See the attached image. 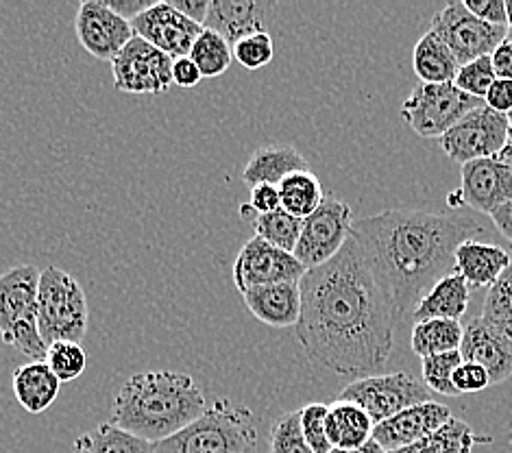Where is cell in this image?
<instances>
[{
    "instance_id": "cell-1",
    "label": "cell",
    "mask_w": 512,
    "mask_h": 453,
    "mask_svg": "<svg viewBox=\"0 0 512 453\" xmlns=\"http://www.w3.org/2000/svg\"><path fill=\"white\" fill-rule=\"evenodd\" d=\"M299 288L295 334L312 362L343 377L382 369L395 347L397 316L356 238L334 260L310 268Z\"/></svg>"
},
{
    "instance_id": "cell-2",
    "label": "cell",
    "mask_w": 512,
    "mask_h": 453,
    "mask_svg": "<svg viewBox=\"0 0 512 453\" xmlns=\"http://www.w3.org/2000/svg\"><path fill=\"white\" fill-rule=\"evenodd\" d=\"M482 234L484 229L471 218L419 210H386L353 220L351 229L397 321L410 316L425 292L454 271L460 244Z\"/></svg>"
},
{
    "instance_id": "cell-3",
    "label": "cell",
    "mask_w": 512,
    "mask_h": 453,
    "mask_svg": "<svg viewBox=\"0 0 512 453\" xmlns=\"http://www.w3.org/2000/svg\"><path fill=\"white\" fill-rule=\"evenodd\" d=\"M207 406L201 386L190 375L144 371L118 390L109 423L157 445L197 421Z\"/></svg>"
},
{
    "instance_id": "cell-4",
    "label": "cell",
    "mask_w": 512,
    "mask_h": 453,
    "mask_svg": "<svg viewBox=\"0 0 512 453\" xmlns=\"http://www.w3.org/2000/svg\"><path fill=\"white\" fill-rule=\"evenodd\" d=\"M155 453H258V432L249 408L216 399L197 421L155 445Z\"/></svg>"
},
{
    "instance_id": "cell-5",
    "label": "cell",
    "mask_w": 512,
    "mask_h": 453,
    "mask_svg": "<svg viewBox=\"0 0 512 453\" xmlns=\"http://www.w3.org/2000/svg\"><path fill=\"white\" fill-rule=\"evenodd\" d=\"M42 271L20 264L0 275V336L31 362H44L48 345L38 327V290Z\"/></svg>"
},
{
    "instance_id": "cell-6",
    "label": "cell",
    "mask_w": 512,
    "mask_h": 453,
    "mask_svg": "<svg viewBox=\"0 0 512 453\" xmlns=\"http://www.w3.org/2000/svg\"><path fill=\"white\" fill-rule=\"evenodd\" d=\"M38 327L48 347L79 342L88 332V299L79 281L57 266H46L38 290Z\"/></svg>"
},
{
    "instance_id": "cell-7",
    "label": "cell",
    "mask_w": 512,
    "mask_h": 453,
    "mask_svg": "<svg viewBox=\"0 0 512 453\" xmlns=\"http://www.w3.org/2000/svg\"><path fill=\"white\" fill-rule=\"evenodd\" d=\"M484 101L454 83H419L401 105V118L421 138H441Z\"/></svg>"
},
{
    "instance_id": "cell-8",
    "label": "cell",
    "mask_w": 512,
    "mask_h": 453,
    "mask_svg": "<svg viewBox=\"0 0 512 453\" xmlns=\"http://www.w3.org/2000/svg\"><path fill=\"white\" fill-rule=\"evenodd\" d=\"M336 401L356 403L371 416L373 425H380L412 406L434 401V397L432 390L412 373H390L356 379L343 388Z\"/></svg>"
},
{
    "instance_id": "cell-9",
    "label": "cell",
    "mask_w": 512,
    "mask_h": 453,
    "mask_svg": "<svg viewBox=\"0 0 512 453\" xmlns=\"http://www.w3.org/2000/svg\"><path fill=\"white\" fill-rule=\"evenodd\" d=\"M430 31L447 44L460 66L491 57L495 48L508 38V27H495V24L475 18L460 0L447 3L441 11H436Z\"/></svg>"
},
{
    "instance_id": "cell-10",
    "label": "cell",
    "mask_w": 512,
    "mask_h": 453,
    "mask_svg": "<svg viewBox=\"0 0 512 453\" xmlns=\"http://www.w3.org/2000/svg\"><path fill=\"white\" fill-rule=\"evenodd\" d=\"M353 210L334 197H325L319 210L303 218L301 236L295 247V257L310 268H319L340 253L351 238Z\"/></svg>"
},
{
    "instance_id": "cell-11",
    "label": "cell",
    "mask_w": 512,
    "mask_h": 453,
    "mask_svg": "<svg viewBox=\"0 0 512 453\" xmlns=\"http://www.w3.org/2000/svg\"><path fill=\"white\" fill-rule=\"evenodd\" d=\"M508 140V118L491 107L480 105L438 138L441 149L458 164L497 157Z\"/></svg>"
},
{
    "instance_id": "cell-12",
    "label": "cell",
    "mask_w": 512,
    "mask_h": 453,
    "mask_svg": "<svg viewBox=\"0 0 512 453\" xmlns=\"http://www.w3.org/2000/svg\"><path fill=\"white\" fill-rule=\"evenodd\" d=\"M173 57L160 48L133 38L112 61V75L118 92L125 94H164L173 88Z\"/></svg>"
},
{
    "instance_id": "cell-13",
    "label": "cell",
    "mask_w": 512,
    "mask_h": 453,
    "mask_svg": "<svg viewBox=\"0 0 512 453\" xmlns=\"http://www.w3.org/2000/svg\"><path fill=\"white\" fill-rule=\"evenodd\" d=\"M306 273V266L297 260L295 253L277 249L258 236H253L240 249L234 262V284L240 295L251 288L301 281Z\"/></svg>"
},
{
    "instance_id": "cell-14",
    "label": "cell",
    "mask_w": 512,
    "mask_h": 453,
    "mask_svg": "<svg viewBox=\"0 0 512 453\" xmlns=\"http://www.w3.org/2000/svg\"><path fill=\"white\" fill-rule=\"evenodd\" d=\"M75 31L85 51L101 61H114L136 38L131 22L114 14L103 0H83L75 18Z\"/></svg>"
},
{
    "instance_id": "cell-15",
    "label": "cell",
    "mask_w": 512,
    "mask_h": 453,
    "mask_svg": "<svg viewBox=\"0 0 512 453\" xmlns=\"http://www.w3.org/2000/svg\"><path fill=\"white\" fill-rule=\"evenodd\" d=\"M133 33L144 42L160 48L173 59L188 57L192 44L197 42L203 27L192 22L170 3H155L131 22Z\"/></svg>"
},
{
    "instance_id": "cell-16",
    "label": "cell",
    "mask_w": 512,
    "mask_h": 453,
    "mask_svg": "<svg viewBox=\"0 0 512 453\" xmlns=\"http://www.w3.org/2000/svg\"><path fill=\"white\" fill-rule=\"evenodd\" d=\"M460 201L482 214H493L497 207L512 201V166L497 157L475 159L462 164Z\"/></svg>"
},
{
    "instance_id": "cell-17",
    "label": "cell",
    "mask_w": 512,
    "mask_h": 453,
    "mask_svg": "<svg viewBox=\"0 0 512 453\" xmlns=\"http://www.w3.org/2000/svg\"><path fill=\"white\" fill-rule=\"evenodd\" d=\"M275 9V3H264V0H210L203 29L216 31L234 48L242 38L268 33Z\"/></svg>"
},
{
    "instance_id": "cell-18",
    "label": "cell",
    "mask_w": 512,
    "mask_h": 453,
    "mask_svg": "<svg viewBox=\"0 0 512 453\" xmlns=\"http://www.w3.org/2000/svg\"><path fill=\"white\" fill-rule=\"evenodd\" d=\"M451 419V410L438 401L419 403L373 427V440L386 453L419 443Z\"/></svg>"
},
{
    "instance_id": "cell-19",
    "label": "cell",
    "mask_w": 512,
    "mask_h": 453,
    "mask_svg": "<svg viewBox=\"0 0 512 453\" xmlns=\"http://www.w3.org/2000/svg\"><path fill=\"white\" fill-rule=\"evenodd\" d=\"M462 362L478 364L489 373L491 384H504L512 377V342L484 321L471 318L460 342Z\"/></svg>"
},
{
    "instance_id": "cell-20",
    "label": "cell",
    "mask_w": 512,
    "mask_h": 453,
    "mask_svg": "<svg viewBox=\"0 0 512 453\" xmlns=\"http://www.w3.org/2000/svg\"><path fill=\"white\" fill-rule=\"evenodd\" d=\"M249 312L268 327L286 329L297 327L301 316V288L299 281L260 286L242 292Z\"/></svg>"
},
{
    "instance_id": "cell-21",
    "label": "cell",
    "mask_w": 512,
    "mask_h": 453,
    "mask_svg": "<svg viewBox=\"0 0 512 453\" xmlns=\"http://www.w3.org/2000/svg\"><path fill=\"white\" fill-rule=\"evenodd\" d=\"M512 264L510 255L495 244L465 240L454 253V273L471 288H491Z\"/></svg>"
},
{
    "instance_id": "cell-22",
    "label": "cell",
    "mask_w": 512,
    "mask_h": 453,
    "mask_svg": "<svg viewBox=\"0 0 512 453\" xmlns=\"http://www.w3.org/2000/svg\"><path fill=\"white\" fill-rule=\"evenodd\" d=\"M471 301V286L462 279L458 273L451 271L449 275L441 277L436 284L425 292L417 308L412 310L410 318L414 323L421 321H434V318H443V321H460L467 314Z\"/></svg>"
},
{
    "instance_id": "cell-23",
    "label": "cell",
    "mask_w": 512,
    "mask_h": 453,
    "mask_svg": "<svg viewBox=\"0 0 512 453\" xmlns=\"http://www.w3.org/2000/svg\"><path fill=\"white\" fill-rule=\"evenodd\" d=\"M301 170H310L306 157H303L292 146H262L255 151L249 162L242 170V181L247 186H279L288 175L301 173Z\"/></svg>"
},
{
    "instance_id": "cell-24",
    "label": "cell",
    "mask_w": 512,
    "mask_h": 453,
    "mask_svg": "<svg viewBox=\"0 0 512 453\" xmlns=\"http://www.w3.org/2000/svg\"><path fill=\"white\" fill-rule=\"evenodd\" d=\"M14 397L31 414H42L53 406L62 390V382L48 369L46 362H29L18 366L11 377Z\"/></svg>"
},
{
    "instance_id": "cell-25",
    "label": "cell",
    "mask_w": 512,
    "mask_h": 453,
    "mask_svg": "<svg viewBox=\"0 0 512 453\" xmlns=\"http://www.w3.org/2000/svg\"><path fill=\"white\" fill-rule=\"evenodd\" d=\"M373 427L371 416L356 403L334 401L329 406L325 430L329 445L334 449H356L367 445L373 438Z\"/></svg>"
},
{
    "instance_id": "cell-26",
    "label": "cell",
    "mask_w": 512,
    "mask_h": 453,
    "mask_svg": "<svg viewBox=\"0 0 512 453\" xmlns=\"http://www.w3.org/2000/svg\"><path fill=\"white\" fill-rule=\"evenodd\" d=\"M412 66L421 83H454L460 70L454 53L447 44L438 38L434 31L421 35V40L414 46Z\"/></svg>"
},
{
    "instance_id": "cell-27",
    "label": "cell",
    "mask_w": 512,
    "mask_h": 453,
    "mask_svg": "<svg viewBox=\"0 0 512 453\" xmlns=\"http://www.w3.org/2000/svg\"><path fill=\"white\" fill-rule=\"evenodd\" d=\"M489 443H493L491 436L475 434L469 423L451 416L441 430L425 436L423 440H419V443L390 451V453H471L475 445H489Z\"/></svg>"
},
{
    "instance_id": "cell-28",
    "label": "cell",
    "mask_w": 512,
    "mask_h": 453,
    "mask_svg": "<svg viewBox=\"0 0 512 453\" xmlns=\"http://www.w3.org/2000/svg\"><path fill=\"white\" fill-rule=\"evenodd\" d=\"M72 453H155V445L112 423H103L81 434L72 445Z\"/></svg>"
},
{
    "instance_id": "cell-29",
    "label": "cell",
    "mask_w": 512,
    "mask_h": 453,
    "mask_svg": "<svg viewBox=\"0 0 512 453\" xmlns=\"http://www.w3.org/2000/svg\"><path fill=\"white\" fill-rule=\"evenodd\" d=\"M462 334H465V327L460 325V321H443V318H434V321L414 323L410 345H412V351L423 360V358H430V355L460 351Z\"/></svg>"
},
{
    "instance_id": "cell-30",
    "label": "cell",
    "mask_w": 512,
    "mask_h": 453,
    "mask_svg": "<svg viewBox=\"0 0 512 453\" xmlns=\"http://www.w3.org/2000/svg\"><path fill=\"white\" fill-rule=\"evenodd\" d=\"M277 190H279V199H282V210L301 220L319 210V205L325 199L321 181L316 179V175L310 173V170H301V173L288 175L282 183H279Z\"/></svg>"
},
{
    "instance_id": "cell-31",
    "label": "cell",
    "mask_w": 512,
    "mask_h": 453,
    "mask_svg": "<svg viewBox=\"0 0 512 453\" xmlns=\"http://www.w3.org/2000/svg\"><path fill=\"white\" fill-rule=\"evenodd\" d=\"M188 57L197 64L203 77H221L223 72L229 70L234 53H231L227 40L221 38L216 31L203 29L197 42L192 44Z\"/></svg>"
},
{
    "instance_id": "cell-32",
    "label": "cell",
    "mask_w": 512,
    "mask_h": 453,
    "mask_svg": "<svg viewBox=\"0 0 512 453\" xmlns=\"http://www.w3.org/2000/svg\"><path fill=\"white\" fill-rule=\"evenodd\" d=\"M301 223L303 220L288 214L286 210H277L271 214H262L255 216L253 227H255V236L266 240L273 247L295 253V247L301 236Z\"/></svg>"
},
{
    "instance_id": "cell-33",
    "label": "cell",
    "mask_w": 512,
    "mask_h": 453,
    "mask_svg": "<svg viewBox=\"0 0 512 453\" xmlns=\"http://www.w3.org/2000/svg\"><path fill=\"white\" fill-rule=\"evenodd\" d=\"M482 318L512 342V264L486 292Z\"/></svg>"
},
{
    "instance_id": "cell-34",
    "label": "cell",
    "mask_w": 512,
    "mask_h": 453,
    "mask_svg": "<svg viewBox=\"0 0 512 453\" xmlns=\"http://www.w3.org/2000/svg\"><path fill=\"white\" fill-rule=\"evenodd\" d=\"M462 364L460 351H449L441 355H430V358L421 360V375L423 384L428 386L432 393L443 397H460L454 388V373Z\"/></svg>"
},
{
    "instance_id": "cell-35",
    "label": "cell",
    "mask_w": 512,
    "mask_h": 453,
    "mask_svg": "<svg viewBox=\"0 0 512 453\" xmlns=\"http://www.w3.org/2000/svg\"><path fill=\"white\" fill-rule=\"evenodd\" d=\"M46 366L59 382H75L88 369V353L79 342H53L46 353Z\"/></svg>"
},
{
    "instance_id": "cell-36",
    "label": "cell",
    "mask_w": 512,
    "mask_h": 453,
    "mask_svg": "<svg viewBox=\"0 0 512 453\" xmlns=\"http://www.w3.org/2000/svg\"><path fill=\"white\" fill-rule=\"evenodd\" d=\"M271 453H314L303 438L297 412H286L271 427Z\"/></svg>"
},
{
    "instance_id": "cell-37",
    "label": "cell",
    "mask_w": 512,
    "mask_h": 453,
    "mask_svg": "<svg viewBox=\"0 0 512 453\" xmlns=\"http://www.w3.org/2000/svg\"><path fill=\"white\" fill-rule=\"evenodd\" d=\"M231 53H234V59L242 68L260 70L273 61L275 44L271 33H255L249 35V38H242L234 48H231Z\"/></svg>"
},
{
    "instance_id": "cell-38",
    "label": "cell",
    "mask_w": 512,
    "mask_h": 453,
    "mask_svg": "<svg viewBox=\"0 0 512 453\" xmlns=\"http://www.w3.org/2000/svg\"><path fill=\"white\" fill-rule=\"evenodd\" d=\"M495 79L497 77H495V70L491 64V57H482V59L471 61V64H467V66H460L454 85L465 94L484 101V96H486V92H489L491 85L495 83Z\"/></svg>"
},
{
    "instance_id": "cell-39",
    "label": "cell",
    "mask_w": 512,
    "mask_h": 453,
    "mask_svg": "<svg viewBox=\"0 0 512 453\" xmlns=\"http://www.w3.org/2000/svg\"><path fill=\"white\" fill-rule=\"evenodd\" d=\"M327 412H329V406H325V403H319V401L308 403L306 408L299 410L303 438L308 440V445L312 447L314 453H329L334 449L332 445H329L327 430H325Z\"/></svg>"
},
{
    "instance_id": "cell-40",
    "label": "cell",
    "mask_w": 512,
    "mask_h": 453,
    "mask_svg": "<svg viewBox=\"0 0 512 453\" xmlns=\"http://www.w3.org/2000/svg\"><path fill=\"white\" fill-rule=\"evenodd\" d=\"M489 386H491V377L478 364L462 362L454 373V388L458 390V395L480 393V390Z\"/></svg>"
},
{
    "instance_id": "cell-41",
    "label": "cell",
    "mask_w": 512,
    "mask_h": 453,
    "mask_svg": "<svg viewBox=\"0 0 512 453\" xmlns=\"http://www.w3.org/2000/svg\"><path fill=\"white\" fill-rule=\"evenodd\" d=\"M465 7L475 18L495 24V27H508L506 0H465Z\"/></svg>"
},
{
    "instance_id": "cell-42",
    "label": "cell",
    "mask_w": 512,
    "mask_h": 453,
    "mask_svg": "<svg viewBox=\"0 0 512 453\" xmlns=\"http://www.w3.org/2000/svg\"><path fill=\"white\" fill-rule=\"evenodd\" d=\"M249 205H251V210L258 214V216L282 210V199H279L277 186H268V183H264V186L251 188V201H249Z\"/></svg>"
},
{
    "instance_id": "cell-43",
    "label": "cell",
    "mask_w": 512,
    "mask_h": 453,
    "mask_svg": "<svg viewBox=\"0 0 512 453\" xmlns=\"http://www.w3.org/2000/svg\"><path fill=\"white\" fill-rule=\"evenodd\" d=\"M484 105L491 107L497 114L512 112V81L495 79V83L484 96Z\"/></svg>"
},
{
    "instance_id": "cell-44",
    "label": "cell",
    "mask_w": 512,
    "mask_h": 453,
    "mask_svg": "<svg viewBox=\"0 0 512 453\" xmlns=\"http://www.w3.org/2000/svg\"><path fill=\"white\" fill-rule=\"evenodd\" d=\"M203 75L190 57H179L173 61V83L177 88H197Z\"/></svg>"
},
{
    "instance_id": "cell-45",
    "label": "cell",
    "mask_w": 512,
    "mask_h": 453,
    "mask_svg": "<svg viewBox=\"0 0 512 453\" xmlns=\"http://www.w3.org/2000/svg\"><path fill=\"white\" fill-rule=\"evenodd\" d=\"M103 3L118 14L120 18H125L129 22L136 20L140 14H144L146 9L153 7V0H103Z\"/></svg>"
},
{
    "instance_id": "cell-46",
    "label": "cell",
    "mask_w": 512,
    "mask_h": 453,
    "mask_svg": "<svg viewBox=\"0 0 512 453\" xmlns=\"http://www.w3.org/2000/svg\"><path fill=\"white\" fill-rule=\"evenodd\" d=\"M491 64H493L497 79L512 81V40L506 38L495 48L491 55Z\"/></svg>"
},
{
    "instance_id": "cell-47",
    "label": "cell",
    "mask_w": 512,
    "mask_h": 453,
    "mask_svg": "<svg viewBox=\"0 0 512 453\" xmlns=\"http://www.w3.org/2000/svg\"><path fill=\"white\" fill-rule=\"evenodd\" d=\"M173 5L179 14H184L186 18H190L192 22H197L203 27L207 9H210V0H173Z\"/></svg>"
},
{
    "instance_id": "cell-48",
    "label": "cell",
    "mask_w": 512,
    "mask_h": 453,
    "mask_svg": "<svg viewBox=\"0 0 512 453\" xmlns=\"http://www.w3.org/2000/svg\"><path fill=\"white\" fill-rule=\"evenodd\" d=\"M491 220L499 234H502L508 242H512V201L497 207V210L491 214Z\"/></svg>"
},
{
    "instance_id": "cell-49",
    "label": "cell",
    "mask_w": 512,
    "mask_h": 453,
    "mask_svg": "<svg viewBox=\"0 0 512 453\" xmlns=\"http://www.w3.org/2000/svg\"><path fill=\"white\" fill-rule=\"evenodd\" d=\"M506 118H508V140H506L504 151L497 155V159H502V162L512 166V112H508Z\"/></svg>"
},
{
    "instance_id": "cell-50",
    "label": "cell",
    "mask_w": 512,
    "mask_h": 453,
    "mask_svg": "<svg viewBox=\"0 0 512 453\" xmlns=\"http://www.w3.org/2000/svg\"><path fill=\"white\" fill-rule=\"evenodd\" d=\"M329 453H386V451L371 438L369 443L362 445V447H356V449H332Z\"/></svg>"
},
{
    "instance_id": "cell-51",
    "label": "cell",
    "mask_w": 512,
    "mask_h": 453,
    "mask_svg": "<svg viewBox=\"0 0 512 453\" xmlns=\"http://www.w3.org/2000/svg\"><path fill=\"white\" fill-rule=\"evenodd\" d=\"M506 16H508V29L512 31V0H506Z\"/></svg>"
},
{
    "instance_id": "cell-52",
    "label": "cell",
    "mask_w": 512,
    "mask_h": 453,
    "mask_svg": "<svg viewBox=\"0 0 512 453\" xmlns=\"http://www.w3.org/2000/svg\"><path fill=\"white\" fill-rule=\"evenodd\" d=\"M508 40H512V31L508 29Z\"/></svg>"
}]
</instances>
